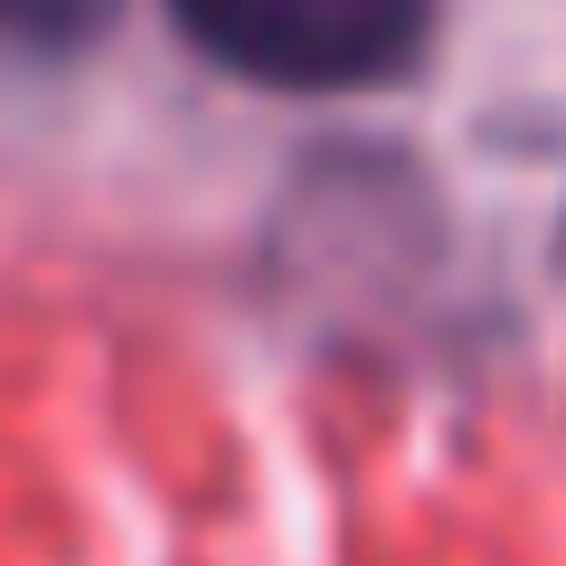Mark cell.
<instances>
[{
    "label": "cell",
    "mask_w": 566,
    "mask_h": 566,
    "mask_svg": "<svg viewBox=\"0 0 566 566\" xmlns=\"http://www.w3.org/2000/svg\"><path fill=\"white\" fill-rule=\"evenodd\" d=\"M208 66L264 95H378L416 76L444 0H161Z\"/></svg>",
    "instance_id": "1"
},
{
    "label": "cell",
    "mask_w": 566,
    "mask_h": 566,
    "mask_svg": "<svg viewBox=\"0 0 566 566\" xmlns=\"http://www.w3.org/2000/svg\"><path fill=\"white\" fill-rule=\"evenodd\" d=\"M123 20V0H0V48L29 57H76Z\"/></svg>",
    "instance_id": "2"
}]
</instances>
